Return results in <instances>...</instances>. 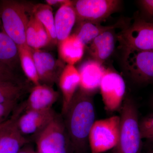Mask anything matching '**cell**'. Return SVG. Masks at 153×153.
Returning <instances> with one entry per match:
<instances>
[{
	"mask_svg": "<svg viewBox=\"0 0 153 153\" xmlns=\"http://www.w3.org/2000/svg\"><path fill=\"white\" fill-rule=\"evenodd\" d=\"M92 96L78 89L63 115L66 132L74 153H83L88 144L89 133L95 121Z\"/></svg>",
	"mask_w": 153,
	"mask_h": 153,
	"instance_id": "cell-1",
	"label": "cell"
},
{
	"mask_svg": "<svg viewBox=\"0 0 153 153\" xmlns=\"http://www.w3.org/2000/svg\"><path fill=\"white\" fill-rule=\"evenodd\" d=\"M120 109L119 137L112 153H140L142 139L136 105L128 97L125 100Z\"/></svg>",
	"mask_w": 153,
	"mask_h": 153,
	"instance_id": "cell-2",
	"label": "cell"
},
{
	"mask_svg": "<svg viewBox=\"0 0 153 153\" xmlns=\"http://www.w3.org/2000/svg\"><path fill=\"white\" fill-rule=\"evenodd\" d=\"M13 0L0 1V17L6 33L17 46L26 45V31L32 6Z\"/></svg>",
	"mask_w": 153,
	"mask_h": 153,
	"instance_id": "cell-3",
	"label": "cell"
},
{
	"mask_svg": "<svg viewBox=\"0 0 153 153\" xmlns=\"http://www.w3.org/2000/svg\"><path fill=\"white\" fill-rule=\"evenodd\" d=\"M36 143L37 153H70L72 151L63 117L57 114L36 136Z\"/></svg>",
	"mask_w": 153,
	"mask_h": 153,
	"instance_id": "cell-4",
	"label": "cell"
},
{
	"mask_svg": "<svg viewBox=\"0 0 153 153\" xmlns=\"http://www.w3.org/2000/svg\"><path fill=\"white\" fill-rule=\"evenodd\" d=\"M120 128L119 116L95 121L88 136L91 153H102L113 149L118 141Z\"/></svg>",
	"mask_w": 153,
	"mask_h": 153,
	"instance_id": "cell-5",
	"label": "cell"
},
{
	"mask_svg": "<svg viewBox=\"0 0 153 153\" xmlns=\"http://www.w3.org/2000/svg\"><path fill=\"white\" fill-rule=\"evenodd\" d=\"M123 63L127 72L135 82H153V51L126 48Z\"/></svg>",
	"mask_w": 153,
	"mask_h": 153,
	"instance_id": "cell-6",
	"label": "cell"
},
{
	"mask_svg": "<svg viewBox=\"0 0 153 153\" xmlns=\"http://www.w3.org/2000/svg\"><path fill=\"white\" fill-rule=\"evenodd\" d=\"M121 1L118 0H78L72 5L79 22L100 24L118 10Z\"/></svg>",
	"mask_w": 153,
	"mask_h": 153,
	"instance_id": "cell-7",
	"label": "cell"
},
{
	"mask_svg": "<svg viewBox=\"0 0 153 153\" xmlns=\"http://www.w3.org/2000/svg\"><path fill=\"white\" fill-rule=\"evenodd\" d=\"M126 48L153 51V23L138 18L119 36Z\"/></svg>",
	"mask_w": 153,
	"mask_h": 153,
	"instance_id": "cell-8",
	"label": "cell"
},
{
	"mask_svg": "<svg viewBox=\"0 0 153 153\" xmlns=\"http://www.w3.org/2000/svg\"><path fill=\"white\" fill-rule=\"evenodd\" d=\"M100 90L107 111L113 112L121 107L126 85L123 78L119 73L110 68L106 69Z\"/></svg>",
	"mask_w": 153,
	"mask_h": 153,
	"instance_id": "cell-9",
	"label": "cell"
},
{
	"mask_svg": "<svg viewBox=\"0 0 153 153\" xmlns=\"http://www.w3.org/2000/svg\"><path fill=\"white\" fill-rule=\"evenodd\" d=\"M25 107L22 105L10 119L6 120L0 131V153H18L28 143V140L19 131L17 120Z\"/></svg>",
	"mask_w": 153,
	"mask_h": 153,
	"instance_id": "cell-10",
	"label": "cell"
},
{
	"mask_svg": "<svg viewBox=\"0 0 153 153\" xmlns=\"http://www.w3.org/2000/svg\"><path fill=\"white\" fill-rule=\"evenodd\" d=\"M52 108L45 110H27L19 116L17 125L23 134L37 135L52 122L57 116Z\"/></svg>",
	"mask_w": 153,
	"mask_h": 153,
	"instance_id": "cell-11",
	"label": "cell"
},
{
	"mask_svg": "<svg viewBox=\"0 0 153 153\" xmlns=\"http://www.w3.org/2000/svg\"><path fill=\"white\" fill-rule=\"evenodd\" d=\"M33 49V57L40 82L52 86L58 80L64 67L48 52Z\"/></svg>",
	"mask_w": 153,
	"mask_h": 153,
	"instance_id": "cell-12",
	"label": "cell"
},
{
	"mask_svg": "<svg viewBox=\"0 0 153 153\" xmlns=\"http://www.w3.org/2000/svg\"><path fill=\"white\" fill-rule=\"evenodd\" d=\"M77 69L80 78L79 89L93 95L100 89L106 68L101 63L91 59L85 60Z\"/></svg>",
	"mask_w": 153,
	"mask_h": 153,
	"instance_id": "cell-13",
	"label": "cell"
},
{
	"mask_svg": "<svg viewBox=\"0 0 153 153\" xmlns=\"http://www.w3.org/2000/svg\"><path fill=\"white\" fill-rule=\"evenodd\" d=\"M59 97V93L52 86L40 83L32 88L28 99L25 102V110H45L52 108Z\"/></svg>",
	"mask_w": 153,
	"mask_h": 153,
	"instance_id": "cell-14",
	"label": "cell"
},
{
	"mask_svg": "<svg viewBox=\"0 0 153 153\" xmlns=\"http://www.w3.org/2000/svg\"><path fill=\"white\" fill-rule=\"evenodd\" d=\"M58 81L63 95L61 112L63 116L79 88L80 78L77 68L73 65H66L61 72Z\"/></svg>",
	"mask_w": 153,
	"mask_h": 153,
	"instance_id": "cell-15",
	"label": "cell"
},
{
	"mask_svg": "<svg viewBox=\"0 0 153 153\" xmlns=\"http://www.w3.org/2000/svg\"><path fill=\"white\" fill-rule=\"evenodd\" d=\"M115 43L114 30L100 34L89 44L88 50L92 59L102 64L113 53Z\"/></svg>",
	"mask_w": 153,
	"mask_h": 153,
	"instance_id": "cell-16",
	"label": "cell"
},
{
	"mask_svg": "<svg viewBox=\"0 0 153 153\" xmlns=\"http://www.w3.org/2000/svg\"><path fill=\"white\" fill-rule=\"evenodd\" d=\"M72 2L63 5L57 10L55 16V26L57 41H60L71 35L76 20V12Z\"/></svg>",
	"mask_w": 153,
	"mask_h": 153,
	"instance_id": "cell-17",
	"label": "cell"
},
{
	"mask_svg": "<svg viewBox=\"0 0 153 153\" xmlns=\"http://www.w3.org/2000/svg\"><path fill=\"white\" fill-rule=\"evenodd\" d=\"M85 46L73 33L59 43V55L67 65H73L82 59Z\"/></svg>",
	"mask_w": 153,
	"mask_h": 153,
	"instance_id": "cell-18",
	"label": "cell"
},
{
	"mask_svg": "<svg viewBox=\"0 0 153 153\" xmlns=\"http://www.w3.org/2000/svg\"><path fill=\"white\" fill-rule=\"evenodd\" d=\"M26 40L27 45L36 50L45 47L51 42L45 28L33 14L26 29Z\"/></svg>",
	"mask_w": 153,
	"mask_h": 153,
	"instance_id": "cell-19",
	"label": "cell"
},
{
	"mask_svg": "<svg viewBox=\"0 0 153 153\" xmlns=\"http://www.w3.org/2000/svg\"><path fill=\"white\" fill-rule=\"evenodd\" d=\"M19 61L18 46L6 33L0 17V63L13 70Z\"/></svg>",
	"mask_w": 153,
	"mask_h": 153,
	"instance_id": "cell-20",
	"label": "cell"
},
{
	"mask_svg": "<svg viewBox=\"0 0 153 153\" xmlns=\"http://www.w3.org/2000/svg\"><path fill=\"white\" fill-rule=\"evenodd\" d=\"M120 25V24H116L110 26H104L92 22H79V26L74 34L85 47L90 44L94 38L100 34L107 30H114Z\"/></svg>",
	"mask_w": 153,
	"mask_h": 153,
	"instance_id": "cell-21",
	"label": "cell"
},
{
	"mask_svg": "<svg viewBox=\"0 0 153 153\" xmlns=\"http://www.w3.org/2000/svg\"><path fill=\"white\" fill-rule=\"evenodd\" d=\"M32 13L45 28L51 42L56 43L57 41L55 32V17L52 7L47 4L34 5L32 6Z\"/></svg>",
	"mask_w": 153,
	"mask_h": 153,
	"instance_id": "cell-22",
	"label": "cell"
},
{
	"mask_svg": "<svg viewBox=\"0 0 153 153\" xmlns=\"http://www.w3.org/2000/svg\"><path fill=\"white\" fill-rule=\"evenodd\" d=\"M19 59L24 73L34 85L40 84L33 57V49L26 45L18 46Z\"/></svg>",
	"mask_w": 153,
	"mask_h": 153,
	"instance_id": "cell-23",
	"label": "cell"
},
{
	"mask_svg": "<svg viewBox=\"0 0 153 153\" xmlns=\"http://www.w3.org/2000/svg\"><path fill=\"white\" fill-rule=\"evenodd\" d=\"M23 88L16 81L0 82V104L18 101L22 94Z\"/></svg>",
	"mask_w": 153,
	"mask_h": 153,
	"instance_id": "cell-24",
	"label": "cell"
},
{
	"mask_svg": "<svg viewBox=\"0 0 153 153\" xmlns=\"http://www.w3.org/2000/svg\"><path fill=\"white\" fill-rule=\"evenodd\" d=\"M140 131L142 139L153 137V114L145 118L140 123Z\"/></svg>",
	"mask_w": 153,
	"mask_h": 153,
	"instance_id": "cell-25",
	"label": "cell"
},
{
	"mask_svg": "<svg viewBox=\"0 0 153 153\" xmlns=\"http://www.w3.org/2000/svg\"><path fill=\"white\" fill-rule=\"evenodd\" d=\"M17 101L8 102L0 104V125L4 122L7 118L17 106Z\"/></svg>",
	"mask_w": 153,
	"mask_h": 153,
	"instance_id": "cell-26",
	"label": "cell"
},
{
	"mask_svg": "<svg viewBox=\"0 0 153 153\" xmlns=\"http://www.w3.org/2000/svg\"><path fill=\"white\" fill-rule=\"evenodd\" d=\"M139 3L146 16V20L153 23V0H141Z\"/></svg>",
	"mask_w": 153,
	"mask_h": 153,
	"instance_id": "cell-27",
	"label": "cell"
},
{
	"mask_svg": "<svg viewBox=\"0 0 153 153\" xmlns=\"http://www.w3.org/2000/svg\"><path fill=\"white\" fill-rule=\"evenodd\" d=\"M13 69L7 66L0 63V82L1 81H16Z\"/></svg>",
	"mask_w": 153,
	"mask_h": 153,
	"instance_id": "cell-28",
	"label": "cell"
},
{
	"mask_svg": "<svg viewBox=\"0 0 153 153\" xmlns=\"http://www.w3.org/2000/svg\"><path fill=\"white\" fill-rule=\"evenodd\" d=\"M47 4L52 7V6H57L63 5L66 4L71 3L72 1H67V0H47L46 1Z\"/></svg>",
	"mask_w": 153,
	"mask_h": 153,
	"instance_id": "cell-29",
	"label": "cell"
},
{
	"mask_svg": "<svg viewBox=\"0 0 153 153\" xmlns=\"http://www.w3.org/2000/svg\"><path fill=\"white\" fill-rule=\"evenodd\" d=\"M18 153H36V151L28 143L24 146Z\"/></svg>",
	"mask_w": 153,
	"mask_h": 153,
	"instance_id": "cell-30",
	"label": "cell"
},
{
	"mask_svg": "<svg viewBox=\"0 0 153 153\" xmlns=\"http://www.w3.org/2000/svg\"><path fill=\"white\" fill-rule=\"evenodd\" d=\"M148 141L149 142V143L151 145V146H153V137L150 139L148 140Z\"/></svg>",
	"mask_w": 153,
	"mask_h": 153,
	"instance_id": "cell-31",
	"label": "cell"
},
{
	"mask_svg": "<svg viewBox=\"0 0 153 153\" xmlns=\"http://www.w3.org/2000/svg\"><path fill=\"white\" fill-rule=\"evenodd\" d=\"M4 122L3 123L1 124L0 125V131H1V129L3 127V126H4Z\"/></svg>",
	"mask_w": 153,
	"mask_h": 153,
	"instance_id": "cell-32",
	"label": "cell"
},
{
	"mask_svg": "<svg viewBox=\"0 0 153 153\" xmlns=\"http://www.w3.org/2000/svg\"><path fill=\"white\" fill-rule=\"evenodd\" d=\"M147 153H153V151H151V152H148Z\"/></svg>",
	"mask_w": 153,
	"mask_h": 153,
	"instance_id": "cell-33",
	"label": "cell"
},
{
	"mask_svg": "<svg viewBox=\"0 0 153 153\" xmlns=\"http://www.w3.org/2000/svg\"><path fill=\"white\" fill-rule=\"evenodd\" d=\"M152 105L153 107V98L152 99Z\"/></svg>",
	"mask_w": 153,
	"mask_h": 153,
	"instance_id": "cell-34",
	"label": "cell"
},
{
	"mask_svg": "<svg viewBox=\"0 0 153 153\" xmlns=\"http://www.w3.org/2000/svg\"><path fill=\"white\" fill-rule=\"evenodd\" d=\"M2 128H3V127H2ZM1 129H2V128H1Z\"/></svg>",
	"mask_w": 153,
	"mask_h": 153,
	"instance_id": "cell-35",
	"label": "cell"
}]
</instances>
